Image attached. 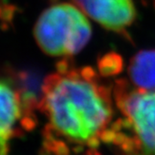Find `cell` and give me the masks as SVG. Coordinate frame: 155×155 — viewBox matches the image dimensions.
<instances>
[{"instance_id":"6da1fadb","label":"cell","mask_w":155,"mask_h":155,"mask_svg":"<svg viewBox=\"0 0 155 155\" xmlns=\"http://www.w3.org/2000/svg\"><path fill=\"white\" fill-rule=\"evenodd\" d=\"M38 111L45 119L42 152L45 155H70L76 149L99 137L112 117L107 91L89 80L81 68L60 61L55 72L42 81Z\"/></svg>"},{"instance_id":"7a4b0ae2","label":"cell","mask_w":155,"mask_h":155,"mask_svg":"<svg viewBox=\"0 0 155 155\" xmlns=\"http://www.w3.org/2000/svg\"><path fill=\"white\" fill-rule=\"evenodd\" d=\"M40 50L52 57H69L80 52L92 37V26L79 8L59 3L44 10L34 27Z\"/></svg>"},{"instance_id":"3957f363","label":"cell","mask_w":155,"mask_h":155,"mask_svg":"<svg viewBox=\"0 0 155 155\" xmlns=\"http://www.w3.org/2000/svg\"><path fill=\"white\" fill-rule=\"evenodd\" d=\"M36 123L18 84L0 79V155H9L12 141L21 129L31 130Z\"/></svg>"},{"instance_id":"277c9868","label":"cell","mask_w":155,"mask_h":155,"mask_svg":"<svg viewBox=\"0 0 155 155\" xmlns=\"http://www.w3.org/2000/svg\"><path fill=\"white\" fill-rule=\"evenodd\" d=\"M117 103L137 135V146L146 155H155V90L117 94Z\"/></svg>"},{"instance_id":"5b68a950","label":"cell","mask_w":155,"mask_h":155,"mask_svg":"<svg viewBox=\"0 0 155 155\" xmlns=\"http://www.w3.org/2000/svg\"><path fill=\"white\" fill-rule=\"evenodd\" d=\"M81 12L107 30L124 32L137 16L133 0H73Z\"/></svg>"},{"instance_id":"8992f818","label":"cell","mask_w":155,"mask_h":155,"mask_svg":"<svg viewBox=\"0 0 155 155\" xmlns=\"http://www.w3.org/2000/svg\"><path fill=\"white\" fill-rule=\"evenodd\" d=\"M131 81L143 90H155V50L141 51L129 65Z\"/></svg>"},{"instance_id":"52a82bcc","label":"cell","mask_w":155,"mask_h":155,"mask_svg":"<svg viewBox=\"0 0 155 155\" xmlns=\"http://www.w3.org/2000/svg\"><path fill=\"white\" fill-rule=\"evenodd\" d=\"M98 71L103 77H110L120 74L124 69V61L120 55L115 52H109L97 63Z\"/></svg>"},{"instance_id":"ba28073f","label":"cell","mask_w":155,"mask_h":155,"mask_svg":"<svg viewBox=\"0 0 155 155\" xmlns=\"http://www.w3.org/2000/svg\"><path fill=\"white\" fill-rule=\"evenodd\" d=\"M116 135H117V132L114 131L113 129H111V128H109V129L105 128L104 130L101 131L100 134H99V138L101 139V141L103 143L110 144V143H114Z\"/></svg>"},{"instance_id":"9c48e42d","label":"cell","mask_w":155,"mask_h":155,"mask_svg":"<svg viewBox=\"0 0 155 155\" xmlns=\"http://www.w3.org/2000/svg\"><path fill=\"white\" fill-rule=\"evenodd\" d=\"M136 146H137V142L134 141L133 139H131L129 137H127L125 141L120 145V148L123 149V150L125 152H131V151L134 150Z\"/></svg>"},{"instance_id":"30bf717a","label":"cell","mask_w":155,"mask_h":155,"mask_svg":"<svg viewBox=\"0 0 155 155\" xmlns=\"http://www.w3.org/2000/svg\"><path fill=\"white\" fill-rule=\"evenodd\" d=\"M101 142L102 141H101L100 138H99V137H94L91 140L88 141L86 146L89 149H91V150H96V149H98L99 146H100Z\"/></svg>"},{"instance_id":"8fae6325","label":"cell","mask_w":155,"mask_h":155,"mask_svg":"<svg viewBox=\"0 0 155 155\" xmlns=\"http://www.w3.org/2000/svg\"><path fill=\"white\" fill-rule=\"evenodd\" d=\"M126 138H127V136L125 134H124V133H121V132H117V135H116V137H115L113 144H116V145L120 146L121 144L125 141Z\"/></svg>"},{"instance_id":"7c38bea8","label":"cell","mask_w":155,"mask_h":155,"mask_svg":"<svg viewBox=\"0 0 155 155\" xmlns=\"http://www.w3.org/2000/svg\"><path fill=\"white\" fill-rule=\"evenodd\" d=\"M123 128H124V120H120V119L117 120L111 125V129H113L116 132H120Z\"/></svg>"}]
</instances>
